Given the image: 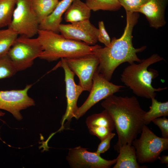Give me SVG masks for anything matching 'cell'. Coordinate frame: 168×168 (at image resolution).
<instances>
[{
    "label": "cell",
    "instance_id": "cell-23",
    "mask_svg": "<svg viewBox=\"0 0 168 168\" xmlns=\"http://www.w3.org/2000/svg\"><path fill=\"white\" fill-rule=\"evenodd\" d=\"M85 3L91 11H118L122 7L118 0H85Z\"/></svg>",
    "mask_w": 168,
    "mask_h": 168
},
{
    "label": "cell",
    "instance_id": "cell-17",
    "mask_svg": "<svg viewBox=\"0 0 168 168\" xmlns=\"http://www.w3.org/2000/svg\"><path fill=\"white\" fill-rule=\"evenodd\" d=\"M91 10L81 0H73L65 12L64 19L71 23L89 20Z\"/></svg>",
    "mask_w": 168,
    "mask_h": 168
},
{
    "label": "cell",
    "instance_id": "cell-19",
    "mask_svg": "<svg viewBox=\"0 0 168 168\" xmlns=\"http://www.w3.org/2000/svg\"><path fill=\"white\" fill-rule=\"evenodd\" d=\"M30 0L40 24L53 12L59 2L57 0Z\"/></svg>",
    "mask_w": 168,
    "mask_h": 168
},
{
    "label": "cell",
    "instance_id": "cell-24",
    "mask_svg": "<svg viewBox=\"0 0 168 168\" xmlns=\"http://www.w3.org/2000/svg\"><path fill=\"white\" fill-rule=\"evenodd\" d=\"M17 72L7 54L0 57V79L12 77Z\"/></svg>",
    "mask_w": 168,
    "mask_h": 168
},
{
    "label": "cell",
    "instance_id": "cell-27",
    "mask_svg": "<svg viewBox=\"0 0 168 168\" xmlns=\"http://www.w3.org/2000/svg\"><path fill=\"white\" fill-rule=\"evenodd\" d=\"M152 122L160 129L162 137L168 138V119L166 116L154 119Z\"/></svg>",
    "mask_w": 168,
    "mask_h": 168
},
{
    "label": "cell",
    "instance_id": "cell-10",
    "mask_svg": "<svg viewBox=\"0 0 168 168\" xmlns=\"http://www.w3.org/2000/svg\"><path fill=\"white\" fill-rule=\"evenodd\" d=\"M32 84L27 85L23 89L0 91V109L11 113L17 120L22 116L20 111L35 105L34 100L28 95Z\"/></svg>",
    "mask_w": 168,
    "mask_h": 168
},
{
    "label": "cell",
    "instance_id": "cell-18",
    "mask_svg": "<svg viewBox=\"0 0 168 168\" xmlns=\"http://www.w3.org/2000/svg\"><path fill=\"white\" fill-rule=\"evenodd\" d=\"M119 154L113 168H140L137 161L136 150L132 145L126 144L119 149Z\"/></svg>",
    "mask_w": 168,
    "mask_h": 168
},
{
    "label": "cell",
    "instance_id": "cell-28",
    "mask_svg": "<svg viewBox=\"0 0 168 168\" xmlns=\"http://www.w3.org/2000/svg\"><path fill=\"white\" fill-rule=\"evenodd\" d=\"M115 134L111 133L107 137L102 140L98 145L97 150L96 152L97 154L100 155L107 151L110 147L111 140L115 136Z\"/></svg>",
    "mask_w": 168,
    "mask_h": 168
},
{
    "label": "cell",
    "instance_id": "cell-9",
    "mask_svg": "<svg viewBox=\"0 0 168 168\" xmlns=\"http://www.w3.org/2000/svg\"><path fill=\"white\" fill-rule=\"evenodd\" d=\"M70 69L79 79V84L84 91H90L93 78L99 64L97 57L94 54L69 58H64Z\"/></svg>",
    "mask_w": 168,
    "mask_h": 168
},
{
    "label": "cell",
    "instance_id": "cell-21",
    "mask_svg": "<svg viewBox=\"0 0 168 168\" xmlns=\"http://www.w3.org/2000/svg\"><path fill=\"white\" fill-rule=\"evenodd\" d=\"M18 35L11 28L0 30V57L7 54Z\"/></svg>",
    "mask_w": 168,
    "mask_h": 168
},
{
    "label": "cell",
    "instance_id": "cell-3",
    "mask_svg": "<svg viewBox=\"0 0 168 168\" xmlns=\"http://www.w3.org/2000/svg\"><path fill=\"white\" fill-rule=\"evenodd\" d=\"M163 60L158 54H154L141 60L138 64L134 63L130 64L123 71L121 75V80L136 96L151 99L155 98L156 92L166 89L167 87L156 88L152 86V80L159 74L156 70L148 67Z\"/></svg>",
    "mask_w": 168,
    "mask_h": 168
},
{
    "label": "cell",
    "instance_id": "cell-5",
    "mask_svg": "<svg viewBox=\"0 0 168 168\" xmlns=\"http://www.w3.org/2000/svg\"><path fill=\"white\" fill-rule=\"evenodd\" d=\"M140 137L132 143L138 163L153 162L161 152L168 149V138L157 136L146 125H144Z\"/></svg>",
    "mask_w": 168,
    "mask_h": 168
},
{
    "label": "cell",
    "instance_id": "cell-6",
    "mask_svg": "<svg viewBox=\"0 0 168 168\" xmlns=\"http://www.w3.org/2000/svg\"><path fill=\"white\" fill-rule=\"evenodd\" d=\"M42 50L37 38L21 35L17 37L7 54L18 72L30 67Z\"/></svg>",
    "mask_w": 168,
    "mask_h": 168
},
{
    "label": "cell",
    "instance_id": "cell-20",
    "mask_svg": "<svg viewBox=\"0 0 168 168\" xmlns=\"http://www.w3.org/2000/svg\"><path fill=\"white\" fill-rule=\"evenodd\" d=\"M151 105L149 110L146 112L144 116L145 124L147 125L154 119L161 116L168 115V102H162L158 101L155 98L151 99Z\"/></svg>",
    "mask_w": 168,
    "mask_h": 168
},
{
    "label": "cell",
    "instance_id": "cell-25",
    "mask_svg": "<svg viewBox=\"0 0 168 168\" xmlns=\"http://www.w3.org/2000/svg\"><path fill=\"white\" fill-rule=\"evenodd\" d=\"M126 12H138L141 7L149 0H118Z\"/></svg>",
    "mask_w": 168,
    "mask_h": 168
},
{
    "label": "cell",
    "instance_id": "cell-16",
    "mask_svg": "<svg viewBox=\"0 0 168 168\" xmlns=\"http://www.w3.org/2000/svg\"><path fill=\"white\" fill-rule=\"evenodd\" d=\"M73 0H62L59 1L53 12L39 25V30H49L58 33L59 26L62 16Z\"/></svg>",
    "mask_w": 168,
    "mask_h": 168
},
{
    "label": "cell",
    "instance_id": "cell-14",
    "mask_svg": "<svg viewBox=\"0 0 168 168\" xmlns=\"http://www.w3.org/2000/svg\"><path fill=\"white\" fill-rule=\"evenodd\" d=\"M86 123L90 133L100 140L107 137L115 128L112 118L105 110L88 116Z\"/></svg>",
    "mask_w": 168,
    "mask_h": 168
},
{
    "label": "cell",
    "instance_id": "cell-12",
    "mask_svg": "<svg viewBox=\"0 0 168 168\" xmlns=\"http://www.w3.org/2000/svg\"><path fill=\"white\" fill-rule=\"evenodd\" d=\"M57 65L61 67L64 71L67 103L66 110L62 119L61 126L58 130L59 131L64 129V124L66 120L69 122L72 118L75 117L78 108L77 105V100L84 90L79 85L75 83L74 80L75 74L68 67L64 58H61Z\"/></svg>",
    "mask_w": 168,
    "mask_h": 168
},
{
    "label": "cell",
    "instance_id": "cell-7",
    "mask_svg": "<svg viewBox=\"0 0 168 168\" xmlns=\"http://www.w3.org/2000/svg\"><path fill=\"white\" fill-rule=\"evenodd\" d=\"M12 21L8 26L19 35L32 38L37 34L40 22L30 0H17Z\"/></svg>",
    "mask_w": 168,
    "mask_h": 168
},
{
    "label": "cell",
    "instance_id": "cell-30",
    "mask_svg": "<svg viewBox=\"0 0 168 168\" xmlns=\"http://www.w3.org/2000/svg\"><path fill=\"white\" fill-rule=\"evenodd\" d=\"M5 114L4 113L2 112V111H0V117L3 116Z\"/></svg>",
    "mask_w": 168,
    "mask_h": 168
},
{
    "label": "cell",
    "instance_id": "cell-11",
    "mask_svg": "<svg viewBox=\"0 0 168 168\" xmlns=\"http://www.w3.org/2000/svg\"><path fill=\"white\" fill-rule=\"evenodd\" d=\"M66 160L70 166L73 168H109L117 160H107L96 152H91L80 146L69 149Z\"/></svg>",
    "mask_w": 168,
    "mask_h": 168
},
{
    "label": "cell",
    "instance_id": "cell-8",
    "mask_svg": "<svg viewBox=\"0 0 168 168\" xmlns=\"http://www.w3.org/2000/svg\"><path fill=\"white\" fill-rule=\"evenodd\" d=\"M124 87L110 82L96 70L93 77L90 94L83 104L78 107L74 118L78 119L96 103L120 91Z\"/></svg>",
    "mask_w": 168,
    "mask_h": 168
},
{
    "label": "cell",
    "instance_id": "cell-29",
    "mask_svg": "<svg viewBox=\"0 0 168 168\" xmlns=\"http://www.w3.org/2000/svg\"><path fill=\"white\" fill-rule=\"evenodd\" d=\"M158 159L160 160V162L162 164H165L167 166L168 165V156L167 155H163L161 156H159Z\"/></svg>",
    "mask_w": 168,
    "mask_h": 168
},
{
    "label": "cell",
    "instance_id": "cell-31",
    "mask_svg": "<svg viewBox=\"0 0 168 168\" xmlns=\"http://www.w3.org/2000/svg\"></svg>",
    "mask_w": 168,
    "mask_h": 168
},
{
    "label": "cell",
    "instance_id": "cell-15",
    "mask_svg": "<svg viewBox=\"0 0 168 168\" xmlns=\"http://www.w3.org/2000/svg\"><path fill=\"white\" fill-rule=\"evenodd\" d=\"M168 3V0H149L138 12L145 16L150 27L158 29L166 24L165 12Z\"/></svg>",
    "mask_w": 168,
    "mask_h": 168
},
{
    "label": "cell",
    "instance_id": "cell-2",
    "mask_svg": "<svg viewBox=\"0 0 168 168\" xmlns=\"http://www.w3.org/2000/svg\"><path fill=\"white\" fill-rule=\"evenodd\" d=\"M126 25L122 36L119 38L114 37L109 46L103 48L100 46L93 52L99 61L97 70L109 81L116 68L122 63L140 62L141 60L137 54L146 48V46L136 48L132 42V33L139 18L138 13L126 12Z\"/></svg>",
    "mask_w": 168,
    "mask_h": 168
},
{
    "label": "cell",
    "instance_id": "cell-4",
    "mask_svg": "<svg viewBox=\"0 0 168 168\" xmlns=\"http://www.w3.org/2000/svg\"><path fill=\"white\" fill-rule=\"evenodd\" d=\"M37 34L43 50L39 58L48 62L92 54L100 46L90 45L83 42L68 39L49 30L39 29Z\"/></svg>",
    "mask_w": 168,
    "mask_h": 168
},
{
    "label": "cell",
    "instance_id": "cell-22",
    "mask_svg": "<svg viewBox=\"0 0 168 168\" xmlns=\"http://www.w3.org/2000/svg\"><path fill=\"white\" fill-rule=\"evenodd\" d=\"M17 0H0V28L10 24Z\"/></svg>",
    "mask_w": 168,
    "mask_h": 168
},
{
    "label": "cell",
    "instance_id": "cell-26",
    "mask_svg": "<svg viewBox=\"0 0 168 168\" xmlns=\"http://www.w3.org/2000/svg\"><path fill=\"white\" fill-rule=\"evenodd\" d=\"M98 30V41L103 44L105 46H109L110 44L111 40L105 30L103 21H100L99 22Z\"/></svg>",
    "mask_w": 168,
    "mask_h": 168
},
{
    "label": "cell",
    "instance_id": "cell-1",
    "mask_svg": "<svg viewBox=\"0 0 168 168\" xmlns=\"http://www.w3.org/2000/svg\"><path fill=\"white\" fill-rule=\"evenodd\" d=\"M101 106L109 114L114 121L118 139L114 146L118 152L126 144L133 141L141 133L144 125L146 111L141 108L135 96H118L113 94L101 103Z\"/></svg>",
    "mask_w": 168,
    "mask_h": 168
},
{
    "label": "cell",
    "instance_id": "cell-13",
    "mask_svg": "<svg viewBox=\"0 0 168 168\" xmlns=\"http://www.w3.org/2000/svg\"><path fill=\"white\" fill-rule=\"evenodd\" d=\"M59 31L66 38L83 41L90 45H96L98 41V29L91 23L89 19L67 24H61Z\"/></svg>",
    "mask_w": 168,
    "mask_h": 168
}]
</instances>
